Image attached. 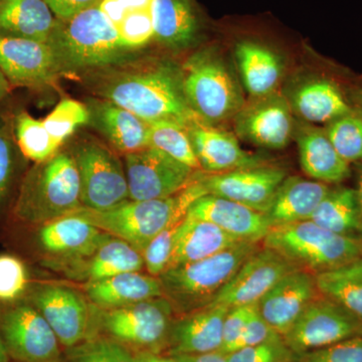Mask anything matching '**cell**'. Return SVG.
Masks as SVG:
<instances>
[{"label": "cell", "mask_w": 362, "mask_h": 362, "mask_svg": "<svg viewBox=\"0 0 362 362\" xmlns=\"http://www.w3.org/2000/svg\"><path fill=\"white\" fill-rule=\"evenodd\" d=\"M295 362H362V335L295 356Z\"/></svg>", "instance_id": "44"}, {"label": "cell", "mask_w": 362, "mask_h": 362, "mask_svg": "<svg viewBox=\"0 0 362 362\" xmlns=\"http://www.w3.org/2000/svg\"><path fill=\"white\" fill-rule=\"evenodd\" d=\"M259 243H240L209 258L168 268L158 279L175 313H189L214 301Z\"/></svg>", "instance_id": "5"}, {"label": "cell", "mask_w": 362, "mask_h": 362, "mask_svg": "<svg viewBox=\"0 0 362 362\" xmlns=\"http://www.w3.org/2000/svg\"><path fill=\"white\" fill-rule=\"evenodd\" d=\"M256 306L257 304H252L230 308L223 321L221 352L228 354L233 343L239 339Z\"/></svg>", "instance_id": "47"}, {"label": "cell", "mask_w": 362, "mask_h": 362, "mask_svg": "<svg viewBox=\"0 0 362 362\" xmlns=\"http://www.w3.org/2000/svg\"><path fill=\"white\" fill-rule=\"evenodd\" d=\"M280 338L283 337L272 329L271 326L262 317L259 312L258 304H257L242 335L237 341L233 343L228 354L235 351V350L244 349V347L256 346V345L263 344V343L274 341Z\"/></svg>", "instance_id": "46"}, {"label": "cell", "mask_w": 362, "mask_h": 362, "mask_svg": "<svg viewBox=\"0 0 362 362\" xmlns=\"http://www.w3.org/2000/svg\"><path fill=\"white\" fill-rule=\"evenodd\" d=\"M47 44L54 51L61 74L120 64L132 51L99 4L69 20H57Z\"/></svg>", "instance_id": "4"}, {"label": "cell", "mask_w": 362, "mask_h": 362, "mask_svg": "<svg viewBox=\"0 0 362 362\" xmlns=\"http://www.w3.org/2000/svg\"><path fill=\"white\" fill-rule=\"evenodd\" d=\"M124 44L134 49L153 39V21L151 8L129 11L116 26Z\"/></svg>", "instance_id": "43"}, {"label": "cell", "mask_w": 362, "mask_h": 362, "mask_svg": "<svg viewBox=\"0 0 362 362\" xmlns=\"http://www.w3.org/2000/svg\"><path fill=\"white\" fill-rule=\"evenodd\" d=\"M331 144L345 161L362 162V115L352 111L326 124Z\"/></svg>", "instance_id": "38"}, {"label": "cell", "mask_w": 362, "mask_h": 362, "mask_svg": "<svg viewBox=\"0 0 362 362\" xmlns=\"http://www.w3.org/2000/svg\"><path fill=\"white\" fill-rule=\"evenodd\" d=\"M151 13L157 42L170 47H185L194 42L199 23L190 0H153Z\"/></svg>", "instance_id": "31"}, {"label": "cell", "mask_w": 362, "mask_h": 362, "mask_svg": "<svg viewBox=\"0 0 362 362\" xmlns=\"http://www.w3.org/2000/svg\"><path fill=\"white\" fill-rule=\"evenodd\" d=\"M0 1H1V0H0Z\"/></svg>", "instance_id": "58"}, {"label": "cell", "mask_w": 362, "mask_h": 362, "mask_svg": "<svg viewBox=\"0 0 362 362\" xmlns=\"http://www.w3.org/2000/svg\"><path fill=\"white\" fill-rule=\"evenodd\" d=\"M125 163L131 201H151L178 194L199 171L152 146L126 154Z\"/></svg>", "instance_id": "13"}, {"label": "cell", "mask_w": 362, "mask_h": 362, "mask_svg": "<svg viewBox=\"0 0 362 362\" xmlns=\"http://www.w3.org/2000/svg\"><path fill=\"white\" fill-rule=\"evenodd\" d=\"M286 362H295L294 361H286Z\"/></svg>", "instance_id": "57"}, {"label": "cell", "mask_w": 362, "mask_h": 362, "mask_svg": "<svg viewBox=\"0 0 362 362\" xmlns=\"http://www.w3.org/2000/svg\"><path fill=\"white\" fill-rule=\"evenodd\" d=\"M235 59L245 88L259 99L274 94L282 76V63L265 45L243 40L235 45Z\"/></svg>", "instance_id": "28"}, {"label": "cell", "mask_w": 362, "mask_h": 362, "mask_svg": "<svg viewBox=\"0 0 362 362\" xmlns=\"http://www.w3.org/2000/svg\"><path fill=\"white\" fill-rule=\"evenodd\" d=\"M0 338L16 362H62L63 349L40 312L23 299L0 309Z\"/></svg>", "instance_id": "9"}, {"label": "cell", "mask_w": 362, "mask_h": 362, "mask_svg": "<svg viewBox=\"0 0 362 362\" xmlns=\"http://www.w3.org/2000/svg\"><path fill=\"white\" fill-rule=\"evenodd\" d=\"M297 143L302 170L311 180L338 185L351 175L350 164L338 154L324 129L303 127L297 135Z\"/></svg>", "instance_id": "25"}, {"label": "cell", "mask_w": 362, "mask_h": 362, "mask_svg": "<svg viewBox=\"0 0 362 362\" xmlns=\"http://www.w3.org/2000/svg\"><path fill=\"white\" fill-rule=\"evenodd\" d=\"M361 335V319L320 294L305 308L283 339L297 356Z\"/></svg>", "instance_id": "10"}, {"label": "cell", "mask_w": 362, "mask_h": 362, "mask_svg": "<svg viewBox=\"0 0 362 362\" xmlns=\"http://www.w3.org/2000/svg\"><path fill=\"white\" fill-rule=\"evenodd\" d=\"M354 100H356L357 106H358L359 110L362 112V88L361 89L356 90V93L354 94Z\"/></svg>", "instance_id": "56"}, {"label": "cell", "mask_w": 362, "mask_h": 362, "mask_svg": "<svg viewBox=\"0 0 362 362\" xmlns=\"http://www.w3.org/2000/svg\"><path fill=\"white\" fill-rule=\"evenodd\" d=\"M228 310V307L211 303L175 318L164 354L175 356L221 350L223 321Z\"/></svg>", "instance_id": "19"}, {"label": "cell", "mask_w": 362, "mask_h": 362, "mask_svg": "<svg viewBox=\"0 0 362 362\" xmlns=\"http://www.w3.org/2000/svg\"><path fill=\"white\" fill-rule=\"evenodd\" d=\"M87 259L83 263L82 271L77 273L87 279L88 283L120 274L140 272L144 266L142 252L115 237H111Z\"/></svg>", "instance_id": "33"}, {"label": "cell", "mask_w": 362, "mask_h": 362, "mask_svg": "<svg viewBox=\"0 0 362 362\" xmlns=\"http://www.w3.org/2000/svg\"><path fill=\"white\" fill-rule=\"evenodd\" d=\"M319 295L315 275L295 270L281 279L259 300V312L272 329L284 337L305 308Z\"/></svg>", "instance_id": "18"}, {"label": "cell", "mask_w": 362, "mask_h": 362, "mask_svg": "<svg viewBox=\"0 0 362 362\" xmlns=\"http://www.w3.org/2000/svg\"><path fill=\"white\" fill-rule=\"evenodd\" d=\"M25 300L45 317L64 349L96 337L94 311L76 290L63 285H35Z\"/></svg>", "instance_id": "12"}, {"label": "cell", "mask_w": 362, "mask_h": 362, "mask_svg": "<svg viewBox=\"0 0 362 362\" xmlns=\"http://www.w3.org/2000/svg\"><path fill=\"white\" fill-rule=\"evenodd\" d=\"M299 270L278 252L262 245L240 266L211 303L232 307L258 304L281 279Z\"/></svg>", "instance_id": "15"}, {"label": "cell", "mask_w": 362, "mask_h": 362, "mask_svg": "<svg viewBox=\"0 0 362 362\" xmlns=\"http://www.w3.org/2000/svg\"><path fill=\"white\" fill-rule=\"evenodd\" d=\"M102 13L109 18V21L117 26L122 21L125 14L128 13L127 9L121 4L119 0H102L99 4Z\"/></svg>", "instance_id": "49"}, {"label": "cell", "mask_w": 362, "mask_h": 362, "mask_svg": "<svg viewBox=\"0 0 362 362\" xmlns=\"http://www.w3.org/2000/svg\"><path fill=\"white\" fill-rule=\"evenodd\" d=\"M57 20L65 21L86 9L101 4L102 0H44Z\"/></svg>", "instance_id": "48"}, {"label": "cell", "mask_w": 362, "mask_h": 362, "mask_svg": "<svg viewBox=\"0 0 362 362\" xmlns=\"http://www.w3.org/2000/svg\"><path fill=\"white\" fill-rule=\"evenodd\" d=\"M207 194L199 180L175 195L151 201H127L108 211H95L82 206L74 214L89 221L112 237L125 240L137 251H145L152 240L173 221L185 218L190 206Z\"/></svg>", "instance_id": "2"}, {"label": "cell", "mask_w": 362, "mask_h": 362, "mask_svg": "<svg viewBox=\"0 0 362 362\" xmlns=\"http://www.w3.org/2000/svg\"><path fill=\"white\" fill-rule=\"evenodd\" d=\"M181 75L187 103L202 122H225L244 107L239 86L216 52H197L185 63Z\"/></svg>", "instance_id": "7"}, {"label": "cell", "mask_w": 362, "mask_h": 362, "mask_svg": "<svg viewBox=\"0 0 362 362\" xmlns=\"http://www.w3.org/2000/svg\"><path fill=\"white\" fill-rule=\"evenodd\" d=\"M30 284V274L23 259L14 255H0V304H13L25 299Z\"/></svg>", "instance_id": "41"}, {"label": "cell", "mask_w": 362, "mask_h": 362, "mask_svg": "<svg viewBox=\"0 0 362 362\" xmlns=\"http://www.w3.org/2000/svg\"><path fill=\"white\" fill-rule=\"evenodd\" d=\"M136 362H177L173 356L152 352H138L135 354Z\"/></svg>", "instance_id": "51"}, {"label": "cell", "mask_w": 362, "mask_h": 362, "mask_svg": "<svg viewBox=\"0 0 362 362\" xmlns=\"http://www.w3.org/2000/svg\"><path fill=\"white\" fill-rule=\"evenodd\" d=\"M329 188L319 181L287 176L266 214L272 228L310 221Z\"/></svg>", "instance_id": "24"}, {"label": "cell", "mask_w": 362, "mask_h": 362, "mask_svg": "<svg viewBox=\"0 0 362 362\" xmlns=\"http://www.w3.org/2000/svg\"><path fill=\"white\" fill-rule=\"evenodd\" d=\"M286 177L284 169L266 163L214 175L199 171V180L207 194L239 202L265 214Z\"/></svg>", "instance_id": "14"}, {"label": "cell", "mask_w": 362, "mask_h": 362, "mask_svg": "<svg viewBox=\"0 0 362 362\" xmlns=\"http://www.w3.org/2000/svg\"><path fill=\"white\" fill-rule=\"evenodd\" d=\"M81 181L73 154L58 152L28 169L21 181L13 214L16 221L42 226L82 207Z\"/></svg>", "instance_id": "3"}, {"label": "cell", "mask_w": 362, "mask_h": 362, "mask_svg": "<svg viewBox=\"0 0 362 362\" xmlns=\"http://www.w3.org/2000/svg\"><path fill=\"white\" fill-rule=\"evenodd\" d=\"M175 308L164 296L94 312L95 334L110 337L138 352L165 354Z\"/></svg>", "instance_id": "8"}, {"label": "cell", "mask_w": 362, "mask_h": 362, "mask_svg": "<svg viewBox=\"0 0 362 362\" xmlns=\"http://www.w3.org/2000/svg\"><path fill=\"white\" fill-rule=\"evenodd\" d=\"M183 218L173 221L166 226L143 252L144 267L149 275L158 278L164 271L168 270L173 257L175 237Z\"/></svg>", "instance_id": "42"}, {"label": "cell", "mask_w": 362, "mask_h": 362, "mask_svg": "<svg viewBox=\"0 0 362 362\" xmlns=\"http://www.w3.org/2000/svg\"><path fill=\"white\" fill-rule=\"evenodd\" d=\"M356 178H357V185H356V194L357 199H358L359 209H361V235H362V162H358L356 163Z\"/></svg>", "instance_id": "53"}, {"label": "cell", "mask_w": 362, "mask_h": 362, "mask_svg": "<svg viewBox=\"0 0 362 362\" xmlns=\"http://www.w3.org/2000/svg\"><path fill=\"white\" fill-rule=\"evenodd\" d=\"M57 18L44 0H1L0 35L47 42Z\"/></svg>", "instance_id": "29"}, {"label": "cell", "mask_w": 362, "mask_h": 362, "mask_svg": "<svg viewBox=\"0 0 362 362\" xmlns=\"http://www.w3.org/2000/svg\"><path fill=\"white\" fill-rule=\"evenodd\" d=\"M149 124L150 146L161 150L194 170H202L187 127L168 121Z\"/></svg>", "instance_id": "36"}, {"label": "cell", "mask_w": 362, "mask_h": 362, "mask_svg": "<svg viewBox=\"0 0 362 362\" xmlns=\"http://www.w3.org/2000/svg\"><path fill=\"white\" fill-rule=\"evenodd\" d=\"M81 181L82 206L108 211L129 201L127 177L118 158L99 143H86L73 153Z\"/></svg>", "instance_id": "11"}, {"label": "cell", "mask_w": 362, "mask_h": 362, "mask_svg": "<svg viewBox=\"0 0 362 362\" xmlns=\"http://www.w3.org/2000/svg\"><path fill=\"white\" fill-rule=\"evenodd\" d=\"M0 70L11 88L45 87L61 75L47 42L6 35H0Z\"/></svg>", "instance_id": "16"}, {"label": "cell", "mask_w": 362, "mask_h": 362, "mask_svg": "<svg viewBox=\"0 0 362 362\" xmlns=\"http://www.w3.org/2000/svg\"><path fill=\"white\" fill-rule=\"evenodd\" d=\"M235 119L240 137L263 148H285L294 130L289 105L284 98L274 94L243 107Z\"/></svg>", "instance_id": "17"}, {"label": "cell", "mask_w": 362, "mask_h": 362, "mask_svg": "<svg viewBox=\"0 0 362 362\" xmlns=\"http://www.w3.org/2000/svg\"><path fill=\"white\" fill-rule=\"evenodd\" d=\"M177 362H228L226 354L218 351L207 352L202 354H183L173 356Z\"/></svg>", "instance_id": "50"}, {"label": "cell", "mask_w": 362, "mask_h": 362, "mask_svg": "<svg viewBox=\"0 0 362 362\" xmlns=\"http://www.w3.org/2000/svg\"><path fill=\"white\" fill-rule=\"evenodd\" d=\"M187 214L214 223L240 242H263L272 228L265 214L214 194L199 197Z\"/></svg>", "instance_id": "20"}, {"label": "cell", "mask_w": 362, "mask_h": 362, "mask_svg": "<svg viewBox=\"0 0 362 362\" xmlns=\"http://www.w3.org/2000/svg\"><path fill=\"white\" fill-rule=\"evenodd\" d=\"M98 88L104 100L148 123L168 121L187 128L199 120L185 98L181 71L168 64L113 74Z\"/></svg>", "instance_id": "1"}, {"label": "cell", "mask_w": 362, "mask_h": 362, "mask_svg": "<svg viewBox=\"0 0 362 362\" xmlns=\"http://www.w3.org/2000/svg\"><path fill=\"white\" fill-rule=\"evenodd\" d=\"M62 362H136L131 349L104 335H96L64 350Z\"/></svg>", "instance_id": "37"}, {"label": "cell", "mask_w": 362, "mask_h": 362, "mask_svg": "<svg viewBox=\"0 0 362 362\" xmlns=\"http://www.w3.org/2000/svg\"><path fill=\"white\" fill-rule=\"evenodd\" d=\"M85 290L90 301L104 310L123 308L163 296L159 279L140 272L87 283Z\"/></svg>", "instance_id": "26"}, {"label": "cell", "mask_w": 362, "mask_h": 362, "mask_svg": "<svg viewBox=\"0 0 362 362\" xmlns=\"http://www.w3.org/2000/svg\"><path fill=\"white\" fill-rule=\"evenodd\" d=\"M11 86L9 84L8 81L4 75L1 70H0V102L4 101L9 93H11Z\"/></svg>", "instance_id": "54"}, {"label": "cell", "mask_w": 362, "mask_h": 362, "mask_svg": "<svg viewBox=\"0 0 362 362\" xmlns=\"http://www.w3.org/2000/svg\"><path fill=\"white\" fill-rule=\"evenodd\" d=\"M90 123L125 154L150 146V124L135 114L107 100H96L88 106Z\"/></svg>", "instance_id": "23"}, {"label": "cell", "mask_w": 362, "mask_h": 362, "mask_svg": "<svg viewBox=\"0 0 362 362\" xmlns=\"http://www.w3.org/2000/svg\"><path fill=\"white\" fill-rule=\"evenodd\" d=\"M322 296L337 302L362 321V258L315 275Z\"/></svg>", "instance_id": "34"}, {"label": "cell", "mask_w": 362, "mask_h": 362, "mask_svg": "<svg viewBox=\"0 0 362 362\" xmlns=\"http://www.w3.org/2000/svg\"><path fill=\"white\" fill-rule=\"evenodd\" d=\"M9 361H11V358H9L4 342H2L1 338H0V362H9Z\"/></svg>", "instance_id": "55"}, {"label": "cell", "mask_w": 362, "mask_h": 362, "mask_svg": "<svg viewBox=\"0 0 362 362\" xmlns=\"http://www.w3.org/2000/svg\"><path fill=\"white\" fill-rule=\"evenodd\" d=\"M240 243L246 242H240L209 221L187 214L178 228L168 268L209 258Z\"/></svg>", "instance_id": "27"}, {"label": "cell", "mask_w": 362, "mask_h": 362, "mask_svg": "<svg viewBox=\"0 0 362 362\" xmlns=\"http://www.w3.org/2000/svg\"><path fill=\"white\" fill-rule=\"evenodd\" d=\"M294 358L295 354L283 338L226 354L228 362H286Z\"/></svg>", "instance_id": "45"}, {"label": "cell", "mask_w": 362, "mask_h": 362, "mask_svg": "<svg viewBox=\"0 0 362 362\" xmlns=\"http://www.w3.org/2000/svg\"><path fill=\"white\" fill-rule=\"evenodd\" d=\"M262 243L314 275L362 258V239L330 232L312 221L273 226Z\"/></svg>", "instance_id": "6"}, {"label": "cell", "mask_w": 362, "mask_h": 362, "mask_svg": "<svg viewBox=\"0 0 362 362\" xmlns=\"http://www.w3.org/2000/svg\"><path fill=\"white\" fill-rule=\"evenodd\" d=\"M42 121L49 134L64 143L77 128L90 123V111L77 100L63 99Z\"/></svg>", "instance_id": "40"}, {"label": "cell", "mask_w": 362, "mask_h": 362, "mask_svg": "<svg viewBox=\"0 0 362 362\" xmlns=\"http://www.w3.org/2000/svg\"><path fill=\"white\" fill-rule=\"evenodd\" d=\"M128 11L151 8L153 0H119Z\"/></svg>", "instance_id": "52"}, {"label": "cell", "mask_w": 362, "mask_h": 362, "mask_svg": "<svg viewBox=\"0 0 362 362\" xmlns=\"http://www.w3.org/2000/svg\"><path fill=\"white\" fill-rule=\"evenodd\" d=\"M14 137L21 156L35 163L56 156L63 143L54 139L44 121L33 118L26 111L13 117Z\"/></svg>", "instance_id": "35"}, {"label": "cell", "mask_w": 362, "mask_h": 362, "mask_svg": "<svg viewBox=\"0 0 362 362\" xmlns=\"http://www.w3.org/2000/svg\"><path fill=\"white\" fill-rule=\"evenodd\" d=\"M310 221L338 235H361V216L356 188L330 187Z\"/></svg>", "instance_id": "32"}, {"label": "cell", "mask_w": 362, "mask_h": 362, "mask_svg": "<svg viewBox=\"0 0 362 362\" xmlns=\"http://www.w3.org/2000/svg\"><path fill=\"white\" fill-rule=\"evenodd\" d=\"M21 153L14 137L13 117L0 115V216L13 194Z\"/></svg>", "instance_id": "39"}, {"label": "cell", "mask_w": 362, "mask_h": 362, "mask_svg": "<svg viewBox=\"0 0 362 362\" xmlns=\"http://www.w3.org/2000/svg\"><path fill=\"white\" fill-rule=\"evenodd\" d=\"M291 106L303 120L313 124H328L354 111L338 86L326 78L299 86L293 93Z\"/></svg>", "instance_id": "30"}, {"label": "cell", "mask_w": 362, "mask_h": 362, "mask_svg": "<svg viewBox=\"0 0 362 362\" xmlns=\"http://www.w3.org/2000/svg\"><path fill=\"white\" fill-rule=\"evenodd\" d=\"M111 237L73 213L40 226L37 242L40 249L52 256L85 259Z\"/></svg>", "instance_id": "21"}, {"label": "cell", "mask_w": 362, "mask_h": 362, "mask_svg": "<svg viewBox=\"0 0 362 362\" xmlns=\"http://www.w3.org/2000/svg\"><path fill=\"white\" fill-rule=\"evenodd\" d=\"M187 131L201 169L206 173L214 175L265 164L245 151L235 136L214 126L199 120L188 126Z\"/></svg>", "instance_id": "22"}]
</instances>
